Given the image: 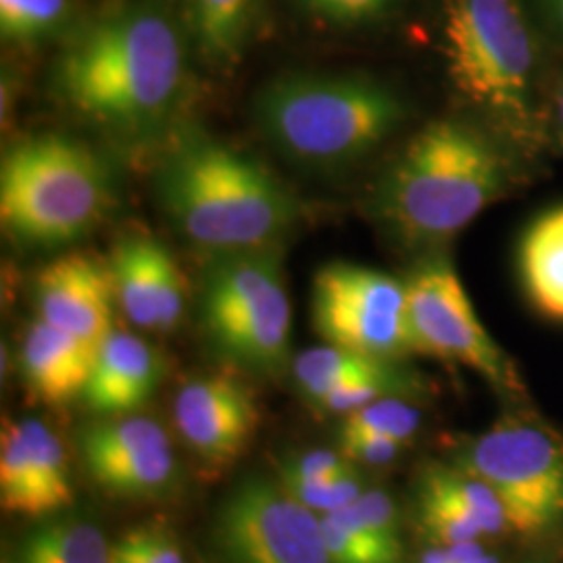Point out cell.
I'll list each match as a JSON object with an SVG mask.
<instances>
[{"label":"cell","mask_w":563,"mask_h":563,"mask_svg":"<svg viewBox=\"0 0 563 563\" xmlns=\"http://www.w3.org/2000/svg\"><path fill=\"white\" fill-rule=\"evenodd\" d=\"M541 174L472 115L426 121L393 151L367 195V213L413 260L444 253L463 230Z\"/></svg>","instance_id":"1"},{"label":"cell","mask_w":563,"mask_h":563,"mask_svg":"<svg viewBox=\"0 0 563 563\" xmlns=\"http://www.w3.org/2000/svg\"><path fill=\"white\" fill-rule=\"evenodd\" d=\"M186 36L153 2L123 4L65 42L53 86L76 115L125 142L157 139L186 95Z\"/></svg>","instance_id":"2"},{"label":"cell","mask_w":563,"mask_h":563,"mask_svg":"<svg viewBox=\"0 0 563 563\" xmlns=\"http://www.w3.org/2000/svg\"><path fill=\"white\" fill-rule=\"evenodd\" d=\"M441 53L463 113L543 169L551 157L547 97L558 57L528 0H443Z\"/></svg>","instance_id":"3"},{"label":"cell","mask_w":563,"mask_h":563,"mask_svg":"<svg viewBox=\"0 0 563 563\" xmlns=\"http://www.w3.org/2000/svg\"><path fill=\"white\" fill-rule=\"evenodd\" d=\"M155 192L172 225L211 255L276 246L302 211L265 163L201 130L167 146Z\"/></svg>","instance_id":"4"},{"label":"cell","mask_w":563,"mask_h":563,"mask_svg":"<svg viewBox=\"0 0 563 563\" xmlns=\"http://www.w3.org/2000/svg\"><path fill=\"white\" fill-rule=\"evenodd\" d=\"M253 121L288 162L346 169L380 153L411 118L390 81L362 71H292L263 84Z\"/></svg>","instance_id":"5"},{"label":"cell","mask_w":563,"mask_h":563,"mask_svg":"<svg viewBox=\"0 0 563 563\" xmlns=\"http://www.w3.org/2000/svg\"><path fill=\"white\" fill-rule=\"evenodd\" d=\"M113 174L86 142L41 134L9 146L0 163V222L21 244L59 249L101 222Z\"/></svg>","instance_id":"6"},{"label":"cell","mask_w":563,"mask_h":563,"mask_svg":"<svg viewBox=\"0 0 563 563\" xmlns=\"http://www.w3.org/2000/svg\"><path fill=\"white\" fill-rule=\"evenodd\" d=\"M199 311L207 339L225 360L255 374L286 367L292 309L276 246L213 255L202 272Z\"/></svg>","instance_id":"7"},{"label":"cell","mask_w":563,"mask_h":563,"mask_svg":"<svg viewBox=\"0 0 563 563\" xmlns=\"http://www.w3.org/2000/svg\"><path fill=\"white\" fill-rule=\"evenodd\" d=\"M402 282L413 353L460 363L514 399L526 395L520 372L486 332L446 251L413 260Z\"/></svg>","instance_id":"8"},{"label":"cell","mask_w":563,"mask_h":563,"mask_svg":"<svg viewBox=\"0 0 563 563\" xmlns=\"http://www.w3.org/2000/svg\"><path fill=\"white\" fill-rule=\"evenodd\" d=\"M465 472L493 488L511 532L539 537L563 520V444L543 423L511 416L472 444Z\"/></svg>","instance_id":"9"},{"label":"cell","mask_w":563,"mask_h":563,"mask_svg":"<svg viewBox=\"0 0 563 563\" xmlns=\"http://www.w3.org/2000/svg\"><path fill=\"white\" fill-rule=\"evenodd\" d=\"M211 563H334L322 518L282 483L249 476L218 507L209 528Z\"/></svg>","instance_id":"10"},{"label":"cell","mask_w":563,"mask_h":563,"mask_svg":"<svg viewBox=\"0 0 563 563\" xmlns=\"http://www.w3.org/2000/svg\"><path fill=\"white\" fill-rule=\"evenodd\" d=\"M311 322L325 344L378 360L413 353L405 282L357 263H328L311 284Z\"/></svg>","instance_id":"11"},{"label":"cell","mask_w":563,"mask_h":563,"mask_svg":"<svg viewBox=\"0 0 563 563\" xmlns=\"http://www.w3.org/2000/svg\"><path fill=\"white\" fill-rule=\"evenodd\" d=\"M80 453L90 478L125 499L159 497L176 481L169 437L148 418L113 416L86 426Z\"/></svg>","instance_id":"12"},{"label":"cell","mask_w":563,"mask_h":563,"mask_svg":"<svg viewBox=\"0 0 563 563\" xmlns=\"http://www.w3.org/2000/svg\"><path fill=\"white\" fill-rule=\"evenodd\" d=\"M174 420L199 460L222 467L249 449L260 426V407L249 384L228 374H211L181 386Z\"/></svg>","instance_id":"13"},{"label":"cell","mask_w":563,"mask_h":563,"mask_svg":"<svg viewBox=\"0 0 563 563\" xmlns=\"http://www.w3.org/2000/svg\"><path fill=\"white\" fill-rule=\"evenodd\" d=\"M34 297L41 320L92 346L113 332L118 299L111 269L86 253L46 263L36 276Z\"/></svg>","instance_id":"14"},{"label":"cell","mask_w":563,"mask_h":563,"mask_svg":"<svg viewBox=\"0 0 563 563\" xmlns=\"http://www.w3.org/2000/svg\"><path fill=\"white\" fill-rule=\"evenodd\" d=\"M109 269L125 318L144 330L169 332L186 307V282L163 242L134 234L113 249Z\"/></svg>","instance_id":"15"},{"label":"cell","mask_w":563,"mask_h":563,"mask_svg":"<svg viewBox=\"0 0 563 563\" xmlns=\"http://www.w3.org/2000/svg\"><path fill=\"white\" fill-rule=\"evenodd\" d=\"M162 376V357L148 342L113 330L97 349L81 397L101 416H128L148 402Z\"/></svg>","instance_id":"16"},{"label":"cell","mask_w":563,"mask_h":563,"mask_svg":"<svg viewBox=\"0 0 563 563\" xmlns=\"http://www.w3.org/2000/svg\"><path fill=\"white\" fill-rule=\"evenodd\" d=\"M97 349L78 336L36 320L27 328L20 349L23 380L48 405H65L84 395Z\"/></svg>","instance_id":"17"},{"label":"cell","mask_w":563,"mask_h":563,"mask_svg":"<svg viewBox=\"0 0 563 563\" xmlns=\"http://www.w3.org/2000/svg\"><path fill=\"white\" fill-rule=\"evenodd\" d=\"M518 276L528 302L563 323V202L541 211L518 242Z\"/></svg>","instance_id":"18"},{"label":"cell","mask_w":563,"mask_h":563,"mask_svg":"<svg viewBox=\"0 0 563 563\" xmlns=\"http://www.w3.org/2000/svg\"><path fill=\"white\" fill-rule=\"evenodd\" d=\"M263 0H186V34L197 55L216 69H232L251 46Z\"/></svg>","instance_id":"19"},{"label":"cell","mask_w":563,"mask_h":563,"mask_svg":"<svg viewBox=\"0 0 563 563\" xmlns=\"http://www.w3.org/2000/svg\"><path fill=\"white\" fill-rule=\"evenodd\" d=\"M295 378L305 397L320 401L323 395L344 384L360 380H411L390 362L378 360L334 344H323L301 353L295 360Z\"/></svg>","instance_id":"20"},{"label":"cell","mask_w":563,"mask_h":563,"mask_svg":"<svg viewBox=\"0 0 563 563\" xmlns=\"http://www.w3.org/2000/svg\"><path fill=\"white\" fill-rule=\"evenodd\" d=\"M13 563H111V547L99 526L65 516L30 530L15 544Z\"/></svg>","instance_id":"21"},{"label":"cell","mask_w":563,"mask_h":563,"mask_svg":"<svg viewBox=\"0 0 563 563\" xmlns=\"http://www.w3.org/2000/svg\"><path fill=\"white\" fill-rule=\"evenodd\" d=\"M32 455V505L34 518L65 509L74 499L69 462L59 437L38 420H23Z\"/></svg>","instance_id":"22"},{"label":"cell","mask_w":563,"mask_h":563,"mask_svg":"<svg viewBox=\"0 0 563 563\" xmlns=\"http://www.w3.org/2000/svg\"><path fill=\"white\" fill-rule=\"evenodd\" d=\"M0 505L4 514L34 518L32 455L25 423L9 422L0 434Z\"/></svg>","instance_id":"23"},{"label":"cell","mask_w":563,"mask_h":563,"mask_svg":"<svg viewBox=\"0 0 563 563\" xmlns=\"http://www.w3.org/2000/svg\"><path fill=\"white\" fill-rule=\"evenodd\" d=\"M69 0H0L2 41L34 46L57 36L69 20Z\"/></svg>","instance_id":"24"},{"label":"cell","mask_w":563,"mask_h":563,"mask_svg":"<svg viewBox=\"0 0 563 563\" xmlns=\"http://www.w3.org/2000/svg\"><path fill=\"white\" fill-rule=\"evenodd\" d=\"M426 478H430L449 497L462 504L478 522L484 537H497V534H504L505 530H509L499 497L493 493L488 484L476 478L474 474L465 470L460 472V470L437 467V470H430Z\"/></svg>","instance_id":"25"},{"label":"cell","mask_w":563,"mask_h":563,"mask_svg":"<svg viewBox=\"0 0 563 563\" xmlns=\"http://www.w3.org/2000/svg\"><path fill=\"white\" fill-rule=\"evenodd\" d=\"M418 514L426 534L443 547L481 541L484 537L472 514L426 476L420 490Z\"/></svg>","instance_id":"26"},{"label":"cell","mask_w":563,"mask_h":563,"mask_svg":"<svg viewBox=\"0 0 563 563\" xmlns=\"http://www.w3.org/2000/svg\"><path fill=\"white\" fill-rule=\"evenodd\" d=\"M422 416L409 402L383 397L344 416L341 434H374L407 444L418 432Z\"/></svg>","instance_id":"27"},{"label":"cell","mask_w":563,"mask_h":563,"mask_svg":"<svg viewBox=\"0 0 563 563\" xmlns=\"http://www.w3.org/2000/svg\"><path fill=\"white\" fill-rule=\"evenodd\" d=\"M309 20L334 30H363L393 20L405 0H292Z\"/></svg>","instance_id":"28"},{"label":"cell","mask_w":563,"mask_h":563,"mask_svg":"<svg viewBox=\"0 0 563 563\" xmlns=\"http://www.w3.org/2000/svg\"><path fill=\"white\" fill-rule=\"evenodd\" d=\"M336 522L357 528L365 534L374 537L384 547L401 553V530L399 514L390 497L383 490H367L355 504L346 505L339 511L325 514Z\"/></svg>","instance_id":"29"},{"label":"cell","mask_w":563,"mask_h":563,"mask_svg":"<svg viewBox=\"0 0 563 563\" xmlns=\"http://www.w3.org/2000/svg\"><path fill=\"white\" fill-rule=\"evenodd\" d=\"M323 539L334 563H401V553L357 528L322 516Z\"/></svg>","instance_id":"30"},{"label":"cell","mask_w":563,"mask_h":563,"mask_svg":"<svg viewBox=\"0 0 563 563\" xmlns=\"http://www.w3.org/2000/svg\"><path fill=\"white\" fill-rule=\"evenodd\" d=\"M282 486L307 509L323 516L339 511L346 505L355 504L363 495L362 481L355 467L322 481H307V483L292 481V483H282Z\"/></svg>","instance_id":"31"},{"label":"cell","mask_w":563,"mask_h":563,"mask_svg":"<svg viewBox=\"0 0 563 563\" xmlns=\"http://www.w3.org/2000/svg\"><path fill=\"white\" fill-rule=\"evenodd\" d=\"M349 470H353V462L346 460L342 453L313 451V453H302L299 457H290L288 462L282 463L280 481L282 483L322 481V478L349 472Z\"/></svg>","instance_id":"32"},{"label":"cell","mask_w":563,"mask_h":563,"mask_svg":"<svg viewBox=\"0 0 563 563\" xmlns=\"http://www.w3.org/2000/svg\"><path fill=\"white\" fill-rule=\"evenodd\" d=\"M144 563H184L176 541L157 526H141L121 537Z\"/></svg>","instance_id":"33"},{"label":"cell","mask_w":563,"mask_h":563,"mask_svg":"<svg viewBox=\"0 0 563 563\" xmlns=\"http://www.w3.org/2000/svg\"><path fill=\"white\" fill-rule=\"evenodd\" d=\"M405 444L374 434H341V453L351 462L384 465L393 462Z\"/></svg>","instance_id":"34"},{"label":"cell","mask_w":563,"mask_h":563,"mask_svg":"<svg viewBox=\"0 0 563 563\" xmlns=\"http://www.w3.org/2000/svg\"><path fill=\"white\" fill-rule=\"evenodd\" d=\"M547 139L551 155H563V59H558L547 97Z\"/></svg>","instance_id":"35"},{"label":"cell","mask_w":563,"mask_h":563,"mask_svg":"<svg viewBox=\"0 0 563 563\" xmlns=\"http://www.w3.org/2000/svg\"><path fill=\"white\" fill-rule=\"evenodd\" d=\"M528 4L553 55L563 59V0H528Z\"/></svg>","instance_id":"36"},{"label":"cell","mask_w":563,"mask_h":563,"mask_svg":"<svg viewBox=\"0 0 563 563\" xmlns=\"http://www.w3.org/2000/svg\"><path fill=\"white\" fill-rule=\"evenodd\" d=\"M111 563H144L141 558L123 543L118 541L115 544H111Z\"/></svg>","instance_id":"37"},{"label":"cell","mask_w":563,"mask_h":563,"mask_svg":"<svg viewBox=\"0 0 563 563\" xmlns=\"http://www.w3.org/2000/svg\"><path fill=\"white\" fill-rule=\"evenodd\" d=\"M420 563H451L449 562V549L443 544L428 549V551H423Z\"/></svg>","instance_id":"38"},{"label":"cell","mask_w":563,"mask_h":563,"mask_svg":"<svg viewBox=\"0 0 563 563\" xmlns=\"http://www.w3.org/2000/svg\"><path fill=\"white\" fill-rule=\"evenodd\" d=\"M476 563H501L499 562V560H497V558H493V555H486V553H484L483 558H481V560H478V562Z\"/></svg>","instance_id":"39"}]
</instances>
